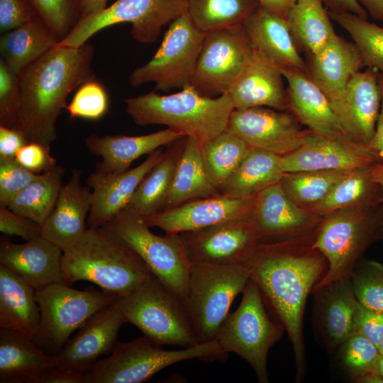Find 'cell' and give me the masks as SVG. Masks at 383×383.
I'll list each match as a JSON object with an SVG mask.
<instances>
[{"label": "cell", "instance_id": "obj_1", "mask_svg": "<svg viewBox=\"0 0 383 383\" xmlns=\"http://www.w3.org/2000/svg\"><path fill=\"white\" fill-rule=\"evenodd\" d=\"M313 235L259 242L248 260L250 279L292 343L297 382L306 370L303 333L306 299L328 269L326 257L313 245Z\"/></svg>", "mask_w": 383, "mask_h": 383}, {"label": "cell", "instance_id": "obj_2", "mask_svg": "<svg viewBox=\"0 0 383 383\" xmlns=\"http://www.w3.org/2000/svg\"><path fill=\"white\" fill-rule=\"evenodd\" d=\"M94 48L58 43L18 74L21 130L29 142L50 146L57 138L56 123L68 96L95 79Z\"/></svg>", "mask_w": 383, "mask_h": 383}, {"label": "cell", "instance_id": "obj_3", "mask_svg": "<svg viewBox=\"0 0 383 383\" xmlns=\"http://www.w3.org/2000/svg\"><path fill=\"white\" fill-rule=\"evenodd\" d=\"M64 282L86 280L116 299L137 289L152 272L128 245L104 228H88L82 238L63 250Z\"/></svg>", "mask_w": 383, "mask_h": 383}, {"label": "cell", "instance_id": "obj_4", "mask_svg": "<svg viewBox=\"0 0 383 383\" xmlns=\"http://www.w3.org/2000/svg\"><path fill=\"white\" fill-rule=\"evenodd\" d=\"M126 111L140 126L163 125L206 142L226 130L234 109L228 93L204 96L190 84L160 95L155 91L125 99Z\"/></svg>", "mask_w": 383, "mask_h": 383}, {"label": "cell", "instance_id": "obj_5", "mask_svg": "<svg viewBox=\"0 0 383 383\" xmlns=\"http://www.w3.org/2000/svg\"><path fill=\"white\" fill-rule=\"evenodd\" d=\"M382 228V204L340 208L321 216L313 245L326 257L328 269L313 290L350 278L357 260L380 239Z\"/></svg>", "mask_w": 383, "mask_h": 383}, {"label": "cell", "instance_id": "obj_6", "mask_svg": "<svg viewBox=\"0 0 383 383\" xmlns=\"http://www.w3.org/2000/svg\"><path fill=\"white\" fill-rule=\"evenodd\" d=\"M227 355L216 340L169 350L143 335L129 342H118L110 356L94 364L82 383H141L165 367L182 361L195 358L221 360Z\"/></svg>", "mask_w": 383, "mask_h": 383}, {"label": "cell", "instance_id": "obj_7", "mask_svg": "<svg viewBox=\"0 0 383 383\" xmlns=\"http://www.w3.org/2000/svg\"><path fill=\"white\" fill-rule=\"evenodd\" d=\"M126 320L157 345L189 347L197 337L184 302L155 275L114 301Z\"/></svg>", "mask_w": 383, "mask_h": 383}, {"label": "cell", "instance_id": "obj_8", "mask_svg": "<svg viewBox=\"0 0 383 383\" xmlns=\"http://www.w3.org/2000/svg\"><path fill=\"white\" fill-rule=\"evenodd\" d=\"M250 277L248 262L192 263L184 305L199 343L216 340L233 300L243 292Z\"/></svg>", "mask_w": 383, "mask_h": 383}, {"label": "cell", "instance_id": "obj_9", "mask_svg": "<svg viewBox=\"0 0 383 383\" xmlns=\"http://www.w3.org/2000/svg\"><path fill=\"white\" fill-rule=\"evenodd\" d=\"M102 228L134 250L184 304L192 264L180 233L155 235L143 217L127 207Z\"/></svg>", "mask_w": 383, "mask_h": 383}, {"label": "cell", "instance_id": "obj_10", "mask_svg": "<svg viewBox=\"0 0 383 383\" xmlns=\"http://www.w3.org/2000/svg\"><path fill=\"white\" fill-rule=\"evenodd\" d=\"M284 331L279 321L269 317L260 290L250 279L243 292L239 306L228 314L216 340L226 353H235L246 360L259 382L267 383V355Z\"/></svg>", "mask_w": 383, "mask_h": 383}, {"label": "cell", "instance_id": "obj_11", "mask_svg": "<svg viewBox=\"0 0 383 383\" xmlns=\"http://www.w3.org/2000/svg\"><path fill=\"white\" fill-rule=\"evenodd\" d=\"M116 299L92 287L78 290L65 282L37 289L35 300L40 307V318L32 340L46 353L56 355L75 330Z\"/></svg>", "mask_w": 383, "mask_h": 383}, {"label": "cell", "instance_id": "obj_12", "mask_svg": "<svg viewBox=\"0 0 383 383\" xmlns=\"http://www.w3.org/2000/svg\"><path fill=\"white\" fill-rule=\"evenodd\" d=\"M187 0H116L104 10L80 18L60 45L78 48L94 34L121 23L131 24V33L140 43H153L162 28L187 11Z\"/></svg>", "mask_w": 383, "mask_h": 383}, {"label": "cell", "instance_id": "obj_13", "mask_svg": "<svg viewBox=\"0 0 383 383\" xmlns=\"http://www.w3.org/2000/svg\"><path fill=\"white\" fill-rule=\"evenodd\" d=\"M206 35L187 11L170 23L150 60L134 70L129 77L131 85L136 87L153 82L155 91L167 92L190 84Z\"/></svg>", "mask_w": 383, "mask_h": 383}, {"label": "cell", "instance_id": "obj_14", "mask_svg": "<svg viewBox=\"0 0 383 383\" xmlns=\"http://www.w3.org/2000/svg\"><path fill=\"white\" fill-rule=\"evenodd\" d=\"M253 51L242 24L206 33L190 84L204 96L228 93Z\"/></svg>", "mask_w": 383, "mask_h": 383}, {"label": "cell", "instance_id": "obj_15", "mask_svg": "<svg viewBox=\"0 0 383 383\" xmlns=\"http://www.w3.org/2000/svg\"><path fill=\"white\" fill-rule=\"evenodd\" d=\"M125 323L114 302L94 313L56 355L58 362L50 383H82L99 356L112 353Z\"/></svg>", "mask_w": 383, "mask_h": 383}, {"label": "cell", "instance_id": "obj_16", "mask_svg": "<svg viewBox=\"0 0 383 383\" xmlns=\"http://www.w3.org/2000/svg\"><path fill=\"white\" fill-rule=\"evenodd\" d=\"M226 131L249 147L279 156L296 150L313 133L303 130L291 112L263 106L233 109Z\"/></svg>", "mask_w": 383, "mask_h": 383}, {"label": "cell", "instance_id": "obj_17", "mask_svg": "<svg viewBox=\"0 0 383 383\" xmlns=\"http://www.w3.org/2000/svg\"><path fill=\"white\" fill-rule=\"evenodd\" d=\"M180 235L192 264L246 262L260 240L250 219L228 221Z\"/></svg>", "mask_w": 383, "mask_h": 383}, {"label": "cell", "instance_id": "obj_18", "mask_svg": "<svg viewBox=\"0 0 383 383\" xmlns=\"http://www.w3.org/2000/svg\"><path fill=\"white\" fill-rule=\"evenodd\" d=\"M255 196L235 197L221 193L162 210L144 220L150 228H159L165 234H177L228 221L250 219Z\"/></svg>", "mask_w": 383, "mask_h": 383}, {"label": "cell", "instance_id": "obj_19", "mask_svg": "<svg viewBox=\"0 0 383 383\" xmlns=\"http://www.w3.org/2000/svg\"><path fill=\"white\" fill-rule=\"evenodd\" d=\"M185 135L167 128L155 133L129 136L106 135L99 136L91 133L85 139L87 148L91 153L101 157L96 168L87 178V185H95L130 169L132 162L142 155L168 145Z\"/></svg>", "mask_w": 383, "mask_h": 383}, {"label": "cell", "instance_id": "obj_20", "mask_svg": "<svg viewBox=\"0 0 383 383\" xmlns=\"http://www.w3.org/2000/svg\"><path fill=\"white\" fill-rule=\"evenodd\" d=\"M379 162L376 153L368 146L350 140L328 138L314 133L300 148L282 156L284 172L351 171Z\"/></svg>", "mask_w": 383, "mask_h": 383}, {"label": "cell", "instance_id": "obj_21", "mask_svg": "<svg viewBox=\"0 0 383 383\" xmlns=\"http://www.w3.org/2000/svg\"><path fill=\"white\" fill-rule=\"evenodd\" d=\"M379 71L367 67L350 79L340 99L332 106L343 128L354 142L369 147L382 104Z\"/></svg>", "mask_w": 383, "mask_h": 383}, {"label": "cell", "instance_id": "obj_22", "mask_svg": "<svg viewBox=\"0 0 383 383\" xmlns=\"http://www.w3.org/2000/svg\"><path fill=\"white\" fill-rule=\"evenodd\" d=\"M321 218L295 204L279 182L256 194L250 220L260 240L267 237L286 239L313 233Z\"/></svg>", "mask_w": 383, "mask_h": 383}, {"label": "cell", "instance_id": "obj_23", "mask_svg": "<svg viewBox=\"0 0 383 383\" xmlns=\"http://www.w3.org/2000/svg\"><path fill=\"white\" fill-rule=\"evenodd\" d=\"M287 82L288 111L315 135L350 140L339 122L331 102L306 71L280 67Z\"/></svg>", "mask_w": 383, "mask_h": 383}, {"label": "cell", "instance_id": "obj_24", "mask_svg": "<svg viewBox=\"0 0 383 383\" xmlns=\"http://www.w3.org/2000/svg\"><path fill=\"white\" fill-rule=\"evenodd\" d=\"M284 78L278 65L254 50L250 60L228 91L234 109L266 106L288 111Z\"/></svg>", "mask_w": 383, "mask_h": 383}, {"label": "cell", "instance_id": "obj_25", "mask_svg": "<svg viewBox=\"0 0 383 383\" xmlns=\"http://www.w3.org/2000/svg\"><path fill=\"white\" fill-rule=\"evenodd\" d=\"M63 250L43 237L16 244L1 239L0 265L7 267L35 290L64 282Z\"/></svg>", "mask_w": 383, "mask_h": 383}, {"label": "cell", "instance_id": "obj_26", "mask_svg": "<svg viewBox=\"0 0 383 383\" xmlns=\"http://www.w3.org/2000/svg\"><path fill=\"white\" fill-rule=\"evenodd\" d=\"M306 65L307 74L331 106L340 99L352 77L365 67L355 44L336 33L320 51L309 55Z\"/></svg>", "mask_w": 383, "mask_h": 383}, {"label": "cell", "instance_id": "obj_27", "mask_svg": "<svg viewBox=\"0 0 383 383\" xmlns=\"http://www.w3.org/2000/svg\"><path fill=\"white\" fill-rule=\"evenodd\" d=\"M81 176L79 170H72L43 225V237L62 250L78 241L88 228L86 218L91 206V190L88 185L81 184Z\"/></svg>", "mask_w": 383, "mask_h": 383}, {"label": "cell", "instance_id": "obj_28", "mask_svg": "<svg viewBox=\"0 0 383 383\" xmlns=\"http://www.w3.org/2000/svg\"><path fill=\"white\" fill-rule=\"evenodd\" d=\"M318 326L328 348L340 346L355 333V319L360 303L350 278L313 290Z\"/></svg>", "mask_w": 383, "mask_h": 383}, {"label": "cell", "instance_id": "obj_29", "mask_svg": "<svg viewBox=\"0 0 383 383\" xmlns=\"http://www.w3.org/2000/svg\"><path fill=\"white\" fill-rule=\"evenodd\" d=\"M253 48L280 67L306 71L286 19L259 5L242 23Z\"/></svg>", "mask_w": 383, "mask_h": 383}, {"label": "cell", "instance_id": "obj_30", "mask_svg": "<svg viewBox=\"0 0 383 383\" xmlns=\"http://www.w3.org/2000/svg\"><path fill=\"white\" fill-rule=\"evenodd\" d=\"M164 153L160 148L137 167L93 187L87 221L88 228L102 227L125 209L143 178L163 157Z\"/></svg>", "mask_w": 383, "mask_h": 383}, {"label": "cell", "instance_id": "obj_31", "mask_svg": "<svg viewBox=\"0 0 383 383\" xmlns=\"http://www.w3.org/2000/svg\"><path fill=\"white\" fill-rule=\"evenodd\" d=\"M57 362L32 340L0 329L1 383H43Z\"/></svg>", "mask_w": 383, "mask_h": 383}, {"label": "cell", "instance_id": "obj_32", "mask_svg": "<svg viewBox=\"0 0 383 383\" xmlns=\"http://www.w3.org/2000/svg\"><path fill=\"white\" fill-rule=\"evenodd\" d=\"M40 318L35 290L16 273L0 265V329L32 340Z\"/></svg>", "mask_w": 383, "mask_h": 383}, {"label": "cell", "instance_id": "obj_33", "mask_svg": "<svg viewBox=\"0 0 383 383\" xmlns=\"http://www.w3.org/2000/svg\"><path fill=\"white\" fill-rule=\"evenodd\" d=\"M59 42L42 18L36 15L29 21L1 35V59L18 75Z\"/></svg>", "mask_w": 383, "mask_h": 383}, {"label": "cell", "instance_id": "obj_34", "mask_svg": "<svg viewBox=\"0 0 383 383\" xmlns=\"http://www.w3.org/2000/svg\"><path fill=\"white\" fill-rule=\"evenodd\" d=\"M220 191L210 182L201 155L200 143L187 136L162 210L190 200L216 196Z\"/></svg>", "mask_w": 383, "mask_h": 383}, {"label": "cell", "instance_id": "obj_35", "mask_svg": "<svg viewBox=\"0 0 383 383\" xmlns=\"http://www.w3.org/2000/svg\"><path fill=\"white\" fill-rule=\"evenodd\" d=\"M284 173L282 156L250 147L221 193L235 197L254 196L279 182Z\"/></svg>", "mask_w": 383, "mask_h": 383}, {"label": "cell", "instance_id": "obj_36", "mask_svg": "<svg viewBox=\"0 0 383 383\" xmlns=\"http://www.w3.org/2000/svg\"><path fill=\"white\" fill-rule=\"evenodd\" d=\"M185 137L170 145L163 157L143 178L127 208L145 218L163 209Z\"/></svg>", "mask_w": 383, "mask_h": 383}, {"label": "cell", "instance_id": "obj_37", "mask_svg": "<svg viewBox=\"0 0 383 383\" xmlns=\"http://www.w3.org/2000/svg\"><path fill=\"white\" fill-rule=\"evenodd\" d=\"M322 0H297L286 21L298 49L308 55L320 51L335 33Z\"/></svg>", "mask_w": 383, "mask_h": 383}, {"label": "cell", "instance_id": "obj_38", "mask_svg": "<svg viewBox=\"0 0 383 383\" xmlns=\"http://www.w3.org/2000/svg\"><path fill=\"white\" fill-rule=\"evenodd\" d=\"M373 165L350 171L312 211L321 217L340 208L382 204L381 187L372 174Z\"/></svg>", "mask_w": 383, "mask_h": 383}, {"label": "cell", "instance_id": "obj_39", "mask_svg": "<svg viewBox=\"0 0 383 383\" xmlns=\"http://www.w3.org/2000/svg\"><path fill=\"white\" fill-rule=\"evenodd\" d=\"M65 169L56 165L38 174L7 206L11 211L43 225L51 213L62 187Z\"/></svg>", "mask_w": 383, "mask_h": 383}, {"label": "cell", "instance_id": "obj_40", "mask_svg": "<svg viewBox=\"0 0 383 383\" xmlns=\"http://www.w3.org/2000/svg\"><path fill=\"white\" fill-rule=\"evenodd\" d=\"M249 148L245 141L226 130L200 143L208 178L220 192L238 167Z\"/></svg>", "mask_w": 383, "mask_h": 383}, {"label": "cell", "instance_id": "obj_41", "mask_svg": "<svg viewBox=\"0 0 383 383\" xmlns=\"http://www.w3.org/2000/svg\"><path fill=\"white\" fill-rule=\"evenodd\" d=\"M257 0H187V13L195 26L208 33L242 24L259 6Z\"/></svg>", "mask_w": 383, "mask_h": 383}, {"label": "cell", "instance_id": "obj_42", "mask_svg": "<svg viewBox=\"0 0 383 383\" xmlns=\"http://www.w3.org/2000/svg\"><path fill=\"white\" fill-rule=\"evenodd\" d=\"M349 172L321 170L284 172L279 182L285 193L295 204L312 211Z\"/></svg>", "mask_w": 383, "mask_h": 383}, {"label": "cell", "instance_id": "obj_43", "mask_svg": "<svg viewBox=\"0 0 383 383\" xmlns=\"http://www.w3.org/2000/svg\"><path fill=\"white\" fill-rule=\"evenodd\" d=\"M329 15L345 30L358 48L364 66L383 73V26L348 12H331Z\"/></svg>", "mask_w": 383, "mask_h": 383}, {"label": "cell", "instance_id": "obj_44", "mask_svg": "<svg viewBox=\"0 0 383 383\" xmlns=\"http://www.w3.org/2000/svg\"><path fill=\"white\" fill-rule=\"evenodd\" d=\"M342 362L355 382H362L377 372L379 348L360 333L353 334L341 345Z\"/></svg>", "mask_w": 383, "mask_h": 383}, {"label": "cell", "instance_id": "obj_45", "mask_svg": "<svg viewBox=\"0 0 383 383\" xmlns=\"http://www.w3.org/2000/svg\"><path fill=\"white\" fill-rule=\"evenodd\" d=\"M351 281L358 302L370 310L383 313V264L372 260L356 264Z\"/></svg>", "mask_w": 383, "mask_h": 383}, {"label": "cell", "instance_id": "obj_46", "mask_svg": "<svg viewBox=\"0 0 383 383\" xmlns=\"http://www.w3.org/2000/svg\"><path fill=\"white\" fill-rule=\"evenodd\" d=\"M28 1L59 41L70 33L81 18L70 0H28Z\"/></svg>", "mask_w": 383, "mask_h": 383}, {"label": "cell", "instance_id": "obj_47", "mask_svg": "<svg viewBox=\"0 0 383 383\" xmlns=\"http://www.w3.org/2000/svg\"><path fill=\"white\" fill-rule=\"evenodd\" d=\"M109 97L104 87L95 79L82 84L65 109L72 119L98 120L107 111Z\"/></svg>", "mask_w": 383, "mask_h": 383}, {"label": "cell", "instance_id": "obj_48", "mask_svg": "<svg viewBox=\"0 0 383 383\" xmlns=\"http://www.w3.org/2000/svg\"><path fill=\"white\" fill-rule=\"evenodd\" d=\"M18 75L0 60V126L21 130Z\"/></svg>", "mask_w": 383, "mask_h": 383}, {"label": "cell", "instance_id": "obj_49", "mask_svg": "<svg viewBox=\"0 0 383 383\" xmlns=\"http://www.w3.org/2000/svg\"><path fill=\"white\" fill-rule=\"evenodd\" d=\"M38 174L23 167L15 157L0 156V206H8Z\"/></svg>", "mask_w": 383, "mask_h": 383}, {"label": "cell", "instance_id": "obj_50", "mask_svg": "<svg viewBox=\"0 0 383 383\" xmlns=\"http://www.w3.org/2000/svg\"><path fill=\"white\" fill-rule=\"evenodd\" d=\"M43 225L18 214L7 206H0V231L6 235H18L26 241L43 237Z\"/></svg>", "mask_w": 383, "mask_h": 383}, {"label": "cell", "instance_id": "obj_51", "mask_svg": "<svg viewBox=\"0 0 383 383\" xmlns=\"http://www.w3.org/2000/svg\"><path fill=\"white\" fill-rule=\"evenodd\" d=\"M17 162L28 170L40 174L56 165L50 155V146L37 142H28L16 153Z\"/></svg>", "mask_w": 383, "mask_h": 383}, {"label": "cell", "instance_id": "obj_52", "mask_svg": "<svg viewBox=\"0 0 383 383\" xmlns=\"http://www.w3.org/2000/svg\"><path fill=\"white\" fill-rule=\"evenodd\" d=\"M36 15L28 0H0L1 33L21 26Z\"/></svg>", "mask_w": 383, "mask_h": 383}, {"label": "cell", "instance_id": "obj_53", "mask_svg": "<svg viewBox=\"0 0 383 383\" xmlns=\"http://www.w3.org/2000/svg\"><path fill=\"white\" fill-rule=\"evenodd\" d=\"M355 333H360L377 347L383 343V313L370 310L359 304L355 319Z\"/></svg>", "mask_w": 383, "mask_h": 383}, {"label": "cell", "instance_id": "obj_54", "mask_svg": "<svg viewBox=\"0 0 383 383\" xmlns=\"http://www.w3.org/2000/svg\"><path fill=\"white\" fill-rule=\"evenodd\" d=\"M28 142L21 130L0 126V156L15 157L17 151Z\"/></svg>", "mask_w": 383, "mask_h": 383}, {"label": "cell", "instance_id": "obj_55", "mask_svg": "<svg viewBox=\"0 0 383 383\" xmlns=\"http://www.w3.org/2000/svg\"><path fill=\"white\" fill-rule=\"evenodd\" d=\"M331 12H348L367 18L368 13L357 0H322Z\"/></svg>", "mask_w": 383, "mask_h": 383}, {"label": "cell", "instance_id": "obj_56", "mask_svg": "<svg viewBox=\"0 0 383 383\" xmlns=\"http://www.w3.org/2000/svg\"><path fill=\"white\" fill-rule=\"evenodd\" d=\"M379 82L382 90V104L374 135L369 148L376 153L380 162L383 163V73L380 72Z\"/></svg>", "mask_w": 383, "mask_h": 383}, {"label": "cell", "instance_id": "obj_57", "mask_svg": "<svg viewBox=\"0 0 383 383\" xmlns=\"http://www.w3.org/2000/svg\"><path fill=\"white\" fill-rule=\"evenodd\" d=\"M81 18L89 16L106 9L108 0H70Z\"/></svg>", "mask_w": 383, "mask_h": 383}, {"label": "cell", "instance_id": "obj_58", "mask_svg": "<svg viewBox=\"0 0 383 383\" xmlns=\"http://www.w3.org/2000/svg\"><path fill=\"white\" fill-rule=\"evenodd\" d=\"M259 4L284 19L297 0H257Z\"/></svg>", "mask_w": 383, "mask_h": 383}, {"label": "cell", "instance_id": "obj_59", "mask_svg": "<svg viewBox=\"0 0 383 383\" xmlns=\"http://www.w3.org/2000/svg\"><path fill=\"white\" fill-rule=\"evenodd\" d=\"M374 20L383 21V0H357Z\"/></svg>", "mask_w": 383, "mask_h": 383}, {"label": "cell", "instance_id": "obj_60", "mask_svg": "<svg viewBox=\"0 0 383 383\" xmlns=\"http://www.w3.org/2000/svg\"><path fill=\"white\" fill-rule=\"evenodd\" d=\"M372 174L374 181L380 186L383 195V163L379 162L374 164L372 167ZM382 210H383V197H382Z\"/></svg>", "mask_w": 383, "mask_h": 383}, {"label": "cell", "instance_id": "obj_61", "mask_svg": "<svg viewBox=\"0 0 383 383\" xmlns=\"http://www.w3.org/2000/svg\"><path fill=\"white\" fill-rule=\"evenodd\" d=\"M377 372L383 380V355L382 354H381L378 363H377Z\"/></svg>", "mask_w": 383, "mask_h": 383}, {"label": "cell", "instance_id": "obj_62", "mask_svg": "<svg viewBox=\"0 0 383 383\" xmlns=\"http://www.w3.org/2000/svg\"><path fill=\"white\" fill-rule=\"evenodd\" d=\"M379 350H380L381 354L383 355V343H382V345L379 347Z\"/></svg>", "mask_w": 383, "mask_h": 383}, {"label": "cell", "instance_id": "obj_63", "mask_svg": "<svg viewBox=\"0 0 383 383\" xmlns=\"http://www.w3.org/2000/svg\"><path fill=\"white\" fill-rule=\"evenodd\" d=\"M380 239L383 241V228H382V231Z\"/></svg>", "mask_w": 383, "mask_h": 383}]
</instances>
